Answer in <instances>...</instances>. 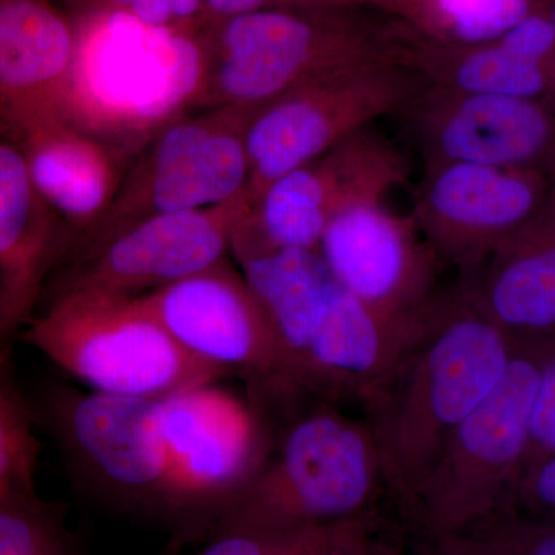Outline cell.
I'll use <instances>...</instances> for the list:
<instances>
[{"label": "cell", "instance_id": "6da1fadb", "mask_svg": "<svg viewBox=\"0 0 555 555\" xmlns=\"http://www.w3.org/2000/svg\"><path fill=\"white\" fill-rule=\"evenodd\" d=\"M251 382L264 454L219 513L217 532L286 535L367 521L389 489L366 420L280 375Z\"/></svg>", "mask_w": 555, "mask_h": 555}, {"label": "cell", "instance_id": "7a4b0ae2", "mask_svg": "<svg viewBox=\"0 0 555 555\" xmlns=\"http://www.w3.org/2000/svg\"><path fill=\"white\" fill-rule=\"evenodd\" d=\"M517 347L456 283L416 321L363 403L387 489L404 509L456 427L506 374Z\"/></svg>", "mask_w": 555, "mask_h": 555}, {"label": "cell", "instance_id": "3957f363", "mask_svg": "<svg viewBox=\"0 0 555 555\" xmlns=\"http://www.w3.org/2000/svg\"><path fill=\"white\" fill-rule=\"evenodd\" d=\"M76 28L67 113L96 137L163 130L207 89V51L192 28L152 27L104 5Z\"/></svg>", "mask_w": 555, "mask_h": 555}, {"label": "cell", "instance_id": "277c9868", "mask_svg": "<svg viewBox=\"0 0 555 555\" xmlns=\"http://www.w3.org/2000/svg\"><path fill=\"white\" fill-rule=\"evenodd\" d=\"M356 9L273 5L211 25V100L255 112L337 69L401 61L400 21L378 24Z\"/></svg>", "mask_w": 555, "mask_h": 555}, {"label": "cell", "instance_id": "5b68a950", "mask_svg": "<svg viewBox=\"0 0 555 555\" xmlns=\"http://www.w3.org/2000/svg\"><path fill=\"white\" fill-rule=\"evenodd\" d=\"M22 339L93 392L160 400L228 375L185 352L138 297L60 288Z\"/></svg>", "mask_w": 555, "mask_h": 555}, {"label": "cell", "instance_id": "8992f818", "mask_svg": "<svg viewBox=\"0 0 555 555\" xmlns=\"http://www.w3.org/2000/svg\"><path fill=\"white\" fill-rule=\"evenodd\" d=\"M543 347H517L499 385L456 427L420 486L408 513L434 542L509 509L528 459Z\"/></svg>", "mask_w": 555, "mask_h": 555}, {"label": "cell", "instance_id": "52a82bcc", "mask_svg": "<svg viewBox=\"0 0 555 555\" xmlns=\"http://www.w3.org/2000/svg\"><path fill=\"white\" fill-rule=\"evenodd\" d=\"M423 83L401 61H369L310 80L255 109L246 126L250 206L270 182L398 115Z\"/></svg>", "mask_w": 555, "mask_h": 555}, {"label": "cell", "instance_id": "ba28073f", "mask_svg": "<svg viewBox=\"0 0 555 555\" xmlns=\"http://www.w3.org/2000/svg\"><path fill=\"white\" fill-rule=\"evenodd\" d=\"M219 383L188 387L156 401L167 513L218 517L264 454L258 409Z\"/></svg>", "mask_w": 555, "mask_h": 555}, {"label": "cell", "instance_id": "9c48e42d", "mask_svg": "<svg viewBox=\"0 0 555 555\" xmlns=\"http://www.w3.org/2000/svg\"><path fill=\"white\" fill-rule=\"evenodd\" d=\"M406 177L403 152L369 127L270 182L236 230L232 251L238 259L276 248L317 250L338 211L357 201L386 196Z\"/></svg>", "mask_w": 555, "mask_h": 555}, {"label": "cell", "instance_id": "30bf717a", "mask_svg": "<svg viewBox=\"0 0 555 555\" xmlns=\"http://www.w3.org/2000/svg\"><path fill=\"white\" fill-rule=\"evenodd\" d=\"M254 112L221 109L210 120H173L159 131L137 178L78 254L138 219L169 211L203 210L247 198L250 163L246 126Z\"/></svg>", "mask_w": 555, "mask_h": 555}, {"label": "cell", "instance_id": "8fae6325", "mask_svg": "<svg viewBox=\"0 0 555 555\" xmlns=\"http://www.w3.org/2000/svg\"><path fill=\"white\" fill-rule=\"evenodd\" d=\"M317 251L343 291L396 323L412 326L440 294V261L414 218L398 215L385 196L338 211Z\"/></svg>", "mask_w": 555, "mask_h": 555}, {"label": "cell", "instance_id": "7c38bea8", "mask_svg": "<svg viewBox=\"0 0 555 555\" xmlns=\"http://www.w3.org/2000/svg\"><path fill=\"white\" fill-rule=\"evenodd\" d=\"M248 198L138 219L82 251L60 288L139 297L225 261Z\"/></svg>", "mask_w": 555, "mask_h": 555}, {"label": "cell", "instance_id": "4fadbf2b", "mask_svg": "<svg viewBox=\"0 0 555 555\" xmlns=\"http://www.w3.org/2000/svg\"><path fill=\"white\" fill-rule=\"evenodd\" d=\"M540 196L539 182L521 170L429 164L416 185L412 218L438 261L462 273L529 228Z\"/></svg>", "mask_w": 555, "mask_h": 555}, {"label": "cell", "instance_id": "5bb4252c", "mask_svg": "<svg viewBox=\"0 0 555 555\" xmlns=\"http://www.w3.org/2000/svg\"><path fill=\"white\" fill-rule=\"evenodd\" d=\"M156 401L57 389L49 412L62 447L102 491L127 505L164 511Z\"/></svg>", "mask_w": 555, "mask_h": 555}, {"label": "cell", "instance_id": "9a60e30c", "mask_svg": "<svg viewBox=\"0 0 555 555\" xmlns=\"http://www.w3.org/2000/svg\"><path fill=\"white\" fill-rule=\"evenodd\" d=\"M423 164L517 169L553 147L554 120L539 101L463 93L423 83L398 113Z\"/></svg>", "mask_w": 555, "mask_h": 555}, {"label": "cell", "instance_id": "2e32d148", "mask_svg": "<svg viewBox=\"0 0 555 555\" xmlns=\"http://www.w3.org/2000/svg\"><path fill=\"white\" fill-rule=\"evenodd\" d=\"M142 305L185 352L222 374L251 379L280 375L272 328L243 273L215 268L139 295Z\"/></svg>", "mask_w": 555, "mask_h": 555}, {"label": "cell", "instance_id": "e0dca14e", "mask_svg": "<svg viewBox=\"0 0 555 555\" xmlns=\"http://www.w3.org/2000/svg\"><path fill=\"white\" fill-rule=\"evenodd\" d=\"M78 28L50 0H0V137L68 116Z\"/></svg>", "mask_w": 555, "mask_h": 555}, {"label": "cell", "instance_id": "ac0fdd59", "mask_svg": "<svg viewBox=\"0 0 555 555\" xmlns=\"http://www.w3.org/2000/svg\"><path fill=\"white\" fill-rule=\"evenodd\" d=\"M14 145L24 153L40 198L61 229H68V251L72 233L79 247L107 217L122 185L109 144L62 116L35 127Z\"/></svg>", "mask_w": 555, "mask_h": 555}, {"label": "cell", "instance_id": "d6986e66", "mask_svg": "<svg viewBox=\"0 0 555 555\" xmlns=\"http://www.w3.org/2000/svg\"><path fill=\"white\" fill-rule=\"evenodd\" d=\"M456 284L514 345L555 341V228L532 222Z\"/></svg>", "mask_w": 555, "mask_h": 555}, {"label": "cell", "instance_id": "ffe728a7", "mask_svg": "<svg viewBox=\"0 0 555 555\" xmlns=\"http://www.w3.org/2000/svg\"><path fill=\"white\" fill-rule=\"evenodd\" d=\"M62 229L33 184L24 153L0 137V339L36 313L61 257Z\"/></svg>", "mask_w": 555, "mask_h": 555}, {"label": "cell", "instance_id": "44dd1931", "mask_svg": "<svg viewBox=\"0 0 555 555\" xmlns=\"http://www.w3.org/2000/svg\"><path fill=\"white\" fill-rule=\"evenodd\" d=\"M415 324L387 320L338 286L294 383L334 403L363 406Z\"/></svg>", "mask_w": 555, "mask_h": 555}, {"label": "cell", "instance_id": "7402d4cb", "mask_svg": "<svg viewBox=\"0 0 555 555\" xmlns=\"http://www.w3.org/2000/svg\"><path fill=\"white\" fill-rule=\"evenodd\" d=\"M241 273L268 318L281 377L295 382L337 283L317 250L276 248L238 258Z\"/></svg>", "mask_w": 555, "mask_h": 555}, {"label": "cell", "instance_id": "603a6c76", "mask_svg": "<svg viewBox=\"0 0 555 555\" xmlns=\"http://www.w3.org/2000/svg\"><path fill=\"white\" fill-rule=\"evenodd\" d=\"M403 64L427 86L486 96L539 101L554 73L525 60L499 39L478 46H447L412 35L404 25Z\"/></svg>", "mask_w": 555, "mask_h": 555}, {"label": "cell", "instance_id": "cb8c5ba5", "mask_svg": "<svg viewBox=\"0 0 555 555\" xmlns=\"http://www.w3.org/2000/svg\"><path fill=\"white\" fill-rule=\"evenodd\" d=\"M397 11L416 38L478 46L502 38L534 10L531 0H408Z\"/></svg>", "mask_w": 555, "mask_h": 555}, {"label": "cell", "instance_id": "d4e9b609", "mask_svg": "<svg viewBox=\"0 0 555 555\" xmlns=\"http://www.w3.org/2000/svg\"><path fill=\"white\" fill-rule=\"evenodd\" d=\"M0 555H79L60 509L36 489L0 499Z\"/></svg>", "mask_w": 555, "mask_h": 555}, {"label": "cell", "instance_id": "484cf974", "mask_svg": "<svg viewBox=\"0 0 555 555\" xmlns=\"http://www.w3.org/2000/svg\"><path fill=\"white\" fill-rule=\"evenodd\" d=\"M38 459L30 414L11 378L9 357L0 350V499L35 489Z\"/></svg>", "mask_w": 555, "mask_h": 555}, {"label": "cell", "instance_id": "4316f807", "mask_svg": "<svg viewBox=\"0 0 555 555\" xmlns=\"http://www.w3.org/2000/svg\"><path fill=\"white\" fill-rule=\"evenodd\" d=\"M499 555H555V526L500 511L454 535Z\"/></svg>", "mask_w": 555, "mask_h": 555}, {"label": "cell", "instance_id": "83f0119b", "mask_svg": "<svg viewBox=\"0 0 555 555\" xmlns=\"http://www.w3.org/2000/svg\"><path fill=\"white\" fill-rule=\"evenodd\" d=\"M553 452H555V341L546 343L543 347L539 382H537L534 404H532L531 433H529L525 473Z\"/></svg>", "mask_w": 555, "mask_h": 555}, {"label": "cell", "instance_id": "f1b7e54d", "mask_svg": "<svg viewBox=\"0 0 555 555\" xmlns=\"http://www.w3.org/2000/svg\"><path fill=\"white\" fill-rule=\"evenodd\" d=\"M506 511L555 526V452L525 473Z\"/></svg>", "mask_w": 555, "mask_h": 555}, {"label": "cell", "instance_id": "f546056e", "mask_svg": "<svg viewBox=\"0 0 555 555\" xmlns=\"http://www.w3.org/2000/svg\"><path fill=\"white\" fill-rule=\"evenodd\" d=\"M367 521L317 526L299 534L297 555H366Z\"/></svg>", "mask_w": 555, "mask_h": 555}, {"label": "cell", "instance_id": "4dcf8cb0", "mask_svg": "<svg viewBox=\"0 0 555 555\" xmlns=\"http://www.w3.org/2000/svg\"><path fill=\"white\" fill-rule=\"evenodd\" d=\"M299 534L278 535L251 531L215 532L206 547L193 555H297Z\"/></svg>", "mask_w": 555, "mask_h": 555}, {"label": "cell", "instance_id": "1f68e13d", "mask_svg": "<svg viewBox=\"0 0 555 555\" xmlns=\"http://www.w3.org/2000/svg\"><path fill=\"white\" fill-rule=\"evenodd\" d=\"M273 5H284V0H206V16L204 17H210V24L214 25L228 21L230 17Z\"/></svg>", "mask_w": 555, "mask_h": 555}, {"label": "cell", "instance_id": "d6a6232c", "mask_svg": "<svg viewBox=\"0 0 555 555\" xmlns=\"http://www.w3.org/2000/svg\"><path fill=\"white\" fill-rule=\"evenodd\" d=\"M433 555H499L486 551L483 547L465 542L459 537H448V539L436 540Z\"/></svg>", "mask_w": 555, "mask_h": 555}, {"label": "cell", "instance_id": "836d02e7", "mask_svg": "<svg viewBox=\"0 0 555 555\" xmlns=\"http://www.w3.org/2000/svg\"><path fill=\"white\" fill-rule=\"evenodd\" d=\"M363 3H383L392 7V0H284V5L299 7H358Z\"/></svg>", "mask_w": 555, "mask_h": 555}, {"label": "cell", "instance_id": "e575fe53", "mask_svg": "<svg viewBox=\"0 0 555 555\" xmlns=\"http://www.w3.org/2000/svg\"><path fill=\"white\" fill-rule=\"evenodd\" d=\"M366 555H404L401 553H398V551L392 550V547H387L379 545V543L375 542H369Z\"/></svg>", "mask_w": 555, "mask_h": 555}, {"label": "cell", "instance_id": "d590c367", "mask_svg": "<svg viewBox=\"0 0 555 555\" xmlns=\"http://www.w3.org/2000/svg\"><path fill=\"white\" fill-rule=\"evenodd\" d=\"M550 20H551V22H553V25H554V28H555V2H554V5H553V9H551Z\"/></svg>", "mask_w": 555, "mask_h": 555}, {"label": "cell", "instance_id": "8d00e7d4", "mask_svg": "<svg viewBox=\"0 0 555 555\" xmlns=\"http://www.w3.org/2000/svg\"><path fill=\"white\" fill-rule=\"evenodd\" d=\"M65 2H86V0H65Z\"/></svg>", "mask_w": 555, "mask_h": 555}]
</instances>
